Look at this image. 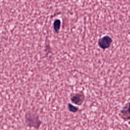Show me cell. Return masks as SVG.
<instances>
[{"instance_id":"obj_1","label":"cell","mask_w":130,"mask_h":130,"mask_svg":"<svg viewBox=\"0 0 130 130\" xmlns=\"http://www.w3.org/2000/svg\"><path fill=\"white\" fill-rule=\"evenodd\" d=\"M25 123L27 126L39 128L42 124V121L39 115L32 112H28L25 116Z\"/></svg>"},{"instance_id":"obj_2","label":"cell","mask_w":130,"mask_h":130,"mask_svg":"<svg viewBox=\"0 0 130 130\" xmlns=\"http://www.w3.org/2000/svg\"><path fill=\"white\" fill-rule=\"evenodd\" d=\"M71 102L78 106L81 105L85 100V95L82 91L72 93L71 94Z\"/></svg>"},{"instance_id":"obj_3","label":"cell","mask_w":130,"mask_h":130,"mask_svg":"<svg viewBox=\"0 0 130 130\" xmlns=\"http://www.w3.org/2000/svg\"><path fill=\"white\" fill-rule=\"evenodd\" d=\"M112 42V39L110 37L105 36L99 40L98 43L101 48L106 49L110 47Z\"/></svg>"},{"instance_id":"obj_4","label":"cell","mask_w":130,"mask_h":130,"mask_svg":"<svg viewBox=\"0 0 130 130\" xmlns=\"http://www.w3.org/2000/svg\"><path fill=\"white\" fill-rule=\"evenodd\" d=\"M119 116L124 121L130 120V101L120 111Z\"/></svg>"},{"instance_id":"obj_5","label":"cell","mask_w":130,"mask_h":130,"mask_svg":"<svg viewBox=\"0 0 130 130\" xmlns=\"http://www.w3.org/2000/svg\"><path fill=\"white\" fill-rule=\"evenodd\" d=\"M60 26H61V21L59 19H56L54 23H53V28L54 30L57 32L60 28Z\"/></svg>"},{"instance_id":"obj_6","label":"cell","mask_w":130,"mask_h":130,"mask_svg":"<svg viewBox=\"0 0 130 130\" xmlns=\"http://www.w3.org/2000/svg\"><path fill=\"white\" fill-rule=\"evenodd\" d=\"M68 109L70 111L73 112V113H75L76 112H77L79 110V108L77 107L74 106L73 105H72L71 104H68Z\"/></svg>"}]
</instances>
